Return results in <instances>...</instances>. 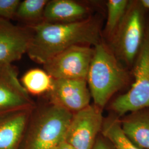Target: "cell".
Listing matches in <instances>:
<instances>
[{
    "mask_svg": "<svg viewBox=\"0 0 149 149\" xmlns=\"http://www.w3.org/2000/svg\"><path fill=\"white\" fill-rule=\"evenodd\" d=\"M123 130L142 149H149V108L128 114L120 120Z\"/></svg>",
    "mask_w": 149,
    "mask_h": 149,
    "instance_id": "4fadbf2b",
    "label": "cell"
},
{
    "mask_svg": "<svg viewBox=\"0 0 149 149\" xmlns=\"http://www.w3.org/2000/svg\"><path fill=\"white\" fill-rule=\"evenodd\" d=\"M104 118L102 109L90 104L73 113L65 141L76 149H92L102 130Z\"/></svg>",
    "mask_w": 149,
    "mask_h": 149,
    "instance_id": "52a82bcc",
    "label": "cell"
},
{
    "mask_svg": "<svg viewBox=\"0 0 149 149\" xmlns=\"http://www.w3.org/2000/svg\"><path fill=\"white\" fill-rule=\"evenodd\" d=\"M20 81L29 94L41 95L51 90L54 79L44 70L35 68L27 71Z\"/></svg>",
    "mask_w": 149,
    "mask_h": 149,
    "instance_id": "5bb4252c",
    "label": "cell"
},
{
    "mask_svg": "<svg viewBox=\"0 0 149 149\" xmlns=\"http://www.w3.org/2000/svg\"><path fill=\"white\" fill-rule=\"evenodd\" d=\"M86 81L94 104L103 108L116 93L128 84L127 70L103 41L94 47Z\"/></svg>",
    "mask_w": 149,
    "mask_h": 149,
    "instance_id": "7a4b0ae2",
    "label": "cell"
},
{
    "mask_svg": "<svg viewBox=\"0 0 149 149\" xmlns=\"http://www.w3.org/2000/svg\"><path fill=\"white\" fill-rule=\"evenodd\" d=\"M47 95L50 103L74 113L90 104V92L85 79H54Z\"/></svg>",
    "mask_w": 149,
    "mask_h": 149,
    "instance_id": "9c48e42d",
    "label": "cell"
},
{
    "mask_svg": "<svg viewBox=\"0 0 149 149\" xmlns=\"http://www.w3.org/2000/svg\"><path fill=\"white\" fill-rule=\"evenodd\" d=\"M101 131L103 136L111 142L115 149H142L132 142L124 133L120 120L117 116L104 119Z\"/></svg>",
    "mask_w": 149,
    "mask_h": 149,
    "instance_id": "9a60e30c",
    "label": "cell"
},
{
    "mask_svg": "<svg viewBox=\"0 0 149 149\" xmlns=\"http://www.w3.org/2000/svg\"><path fill=\"white\" fill-rule=\"evenodd\" d=\"M55 149H76L74 148V147H73L72 146H71V145L68 144V143H66V141H63V143H61V144L59 145V146Z\"/></svg>",
    "mask_w": 149,
    "mask_h": 149,
    "instance_id": "ffe728a7",
    "label": "cell"
},
{
    "mask_svg": "<svg viewBox=\"0 0 149 149\" xmlns=\"http://www.w3.org/2000/svg\"><path fill=\"white\" fill-rule=\"evenodd\" d=\"M48 0H24L21 1L16 17L31 26L44 22L43 15Z\"/></svg>",
    "mask_w": 149,
    "mask_h": 149,
    "instance_id": "2e32d148",
    "label": "cell"
},
{
    "mask_svg": "<svg viewBox=\"0 0 149 149\" xmlns=\"http://www.w3.org/2000/svg\"><path fill=\"white\" fill-rule=\"evenodd\" d=\"M34 107L18 79L16 67L12 64L0 65V115Z\"/></svg>",
    "mask_w": 149,
    "mask_h": 149,
    "instance_id": "ba28073f",
    "label": "cell"
},
{
    "mask_svg": "<svg viewBox=\"0 0 149 149\" xmlns=\"http://www.w3.org/2000/svg\"><path fill=\"white\" fill-rule=\"evenodd\" d=\"M32 37L28 26H17L0 18V65H10L27 53Z\"/></svg>",
    "mask_w": 149,
    "mask_h": 149,
    "instance_id": "30bf717a",
    "label": "cell"
},
{
    "mask_svg": "<svg viewBox=\"0 0 149 149\" xmlns=\"http://www.w3.org/2000/svg\"><path fill=\"white\" fill-rule=\"evenodd\" d=\"M73 113L50 103L31 113L21 149H55L65 141Z\"/></svg>",
    "mask_w": 149,
    "mask_h": 149,
    "instance_id": "3957f363",
    "label": "cell"
},
{
    "mask_svg": "<svg viewBox=\"0 0 149 149\" xmlns=\"http://www.w3.org/2000/svg\"><path fill=\"white\" fill-rule=\"evenodd\" d=\"M133 66L134 81L130 90L117 97L111 104V110L118 117L149 108V25Z\"/></svg>",
    "mask_w": 149,
    "mask_h": 149,
    "instance_id": "5b68a950",
    "label": "cell"
},
{
    "mask_svg": "<svg viewBox=\"0 0 149 149\" xmlns=\"http://www.w3.org/2000/svg\"><path fill=\"white\" fill-rule=\"evenodd\" d=\"M90 13L88 6L77 1L51 0L45 6L43 19L49 23H69L86 19Z\"/></svg>",
    "mask_w": 149,
    "mask_h": 149,
    "instance_id": "7c38bea8",
    "label": "cell"
},
{
    "mask_svg": "<svg viewBox=\"0 0 149 149\" xmlns=\"http://www.w3.org/2000/svg\"><path fill=\"white\" fill-rule=\"evenodd\" d=\"M141 2L146 9L149 10V0H141Z\"/></svg>",
    "mask_w": 149,
    "mask_h": 149,
    "instance_id": "44dd1931",
    "label": "cell"
},
{
    "mask_svg": "<svg viewBox=\"0 0 149 149\" xmlns=\"http://www.w3.org/2000/svg\"><path fill=\"white\" fill-rule=\"evenodd\" d=\"M94 48L75 45L49 59L44 70L54 79H85L93 56Z\"/></svg>",
    "mask_w": 149,
    "mask_h": 149,
    "instance_id": "8992f818",
    "label": "cell"
},
{
    "mask_svg": "<svg viewBox=\"0 0 149 149\" xmlns=\"http://www.w3.org/2000/svg\"><path fill=\"white\" fill-rule=\"evenodd\" d=\"M101 20L91 16L74 23H57L42 22L28 26L32 37L27 54L39 64L47 61L68 48L75 45L96 46L103 41Z\"/></svg>",
    "mask_w": 149,
    "mask_h": 149,
    "instance_id": "6da1fadb",
    "label": "cell"
},
{
    "mask_svg": "<svg viewBox=\"0 0 149 149\" xmlns=\"http://www.w3.org/2000/svg\"><path fill=\"white\" fill-rule=\"evenodd\" d=\"M33 109L0 115V149H21L22 141Z\"/></svg>",
    "mask_w": 149,
    "mask_h": 149,
    "instance_id": "8fae6325",
    "label": "cell"
},
{
    "mask_svg": "<svg viewBox=\"0 0 149 149\" xmlns=\"http://www.w3.org/2000/svg\"><path fill=\"white\" fill-rule=\"evenodd\" d=\"M92 149H113L112 146L109 145L105 140L98 139L96 140V143Z\"/></svg>",
    "mask_w": 149,
    "mask_h": 149,
    "instance_id": "d6986e66",
    "label": "cell"
},
{
    "mask_svg": "<svg viewBox=\"0 0 149 149\" xmlns=\"http://www.w3.org/2000/svg\"><path fill=\"white\" fill-rule=\"evenodd\" d=\"M129 2V1L128 0H108L107 2V17L104 34L107 40L112 36L122 20Z\"/></svg>",
    "mask_w": 149,
    "mask_h": 149,
    "instance_id": "e0dca14e",
    "label": "cell"
},
{
    "mask_svg": "<svg viewBox=\"0 0 149 149\" xmlns=\"http://www.w3.org/2000/svg\"><path fill=\"white\" fill-rule=\"evenodd\" d=\"M146 10L141 1H129L122 20L106 43L123 65H133L143 45L147 27Z\"/></svg>",
    "mask_w": 149,
    "mask_h": 149,
    "instance_id": "277c9868",
    "label": "cell"
},
{
    "mask_svg": "<svg viewBox=\"0 0 149 149\" xmlns=\"http://www.w3.org/2000/svg\"><path fill=\"white\" fill-rule=\"evenodd\" d=\"M19 0H0V18L10 21L16 18Z\"/></svg>",
    "mask_w": 149,
    "mask_h": 149,
    "instance_id": "ac0fdd59",
    "label": "cell"
}]
</instances>
